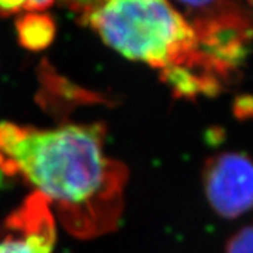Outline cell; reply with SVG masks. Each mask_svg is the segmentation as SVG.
I'll return each mask as SVG.
<instances>
[{
	"mask_svg": "<svg viewBox=\"0 0 253 253\" xmlns=\"http://www.w3.org/2000/svg\"><path fill=\"white\" fill-rule=\"evenodd\" d=\"M252 228L245 226L226 245L225 253H252Z\"/></svg>",
	"mask_w": 253,
	"mask_h": 253,
	"instance_id": "8",
	"label": "cell"
},
{
	"mask_svg": "<svg viewBox=\"0 0 253 253\" xmlns=\"http://www.w3.org/2000/svg\"><path fill=\"white\" fill-rule=\"evenodd\" d=\"M174 3L196 33L201 51L229 81L248 54L252 36L249 13L236 0H174Z\"/></svg>",
	"mask_w": 253,
	"mask_h": 253,
	"instance_id": "3",
	"label": "cell"
},
{
	"mask_svg": "<svg viewBox=\"0 0 253 253\" xmlns=\"http://www.w3.org/2000/svg\"><path fill=\"white\" fill-rule=\"evenodd\" d=\"M59 1L63 3V6H66L68 9L75 11L79 17H82L93 9H96L103 0H59Z\"/></svg>",
	"mask_w": 253,
	"mask_h": 253,
	"instance_id": "9",
	"label": "cell"
},
{
	"mask_svg": "<svg viewBox=\"0 0 253 253\" xmlns=\"http://www.w3.org/2000/svg\"><path fill=\"white\" fill-rule=\"evenodd\" d=\"M203 183L210 206L221 217L234 219L252 207V163L245 154L225 152L211 158Z\"/></svg>",
	"mask_w": 253,
	"mask_h": 253,
	"instance_id": "4",
	"label": "cell"
},
{
	"mask_svg": "<svg viewBox=\"0 0 253 253\" xmlns=\"http://www.w3.org/2000/svg\"><path fill=\"white\" fill-rule=\"evenodd\" d=\"M56 225L49 204L33 193L10 215L0 232V253H51Z\"/></svg>",
	"mask_w": 253,
	"mask_h": 253,
	"instance_id": "5",
	"label": "cell"
},
{
	"mask_svg": "<svg viewBox=\"0 0 253 253\" xmlns=\"http://www.w3.org/2000/svg\"><path fill=\"white\" fill-rule=\"evenodd\" d=\"M56 0H0V16L44 11Z\"/></svg>",
	"mask_w": 253,
	"mask_h": 253,
	"instance_id": "7",
	"label": "cell"
},
{
	"mask_svg": "<svg viewBox=\"0 0 253 253\" xmlns=\"http://www.w3.org/2000/svg\"><path fill=\"white\" fill-rule=\"evenodd\" d=\"M16 27L20 44L30 51L45 49L52 42L56 31L52 17L44 11L21 14Z\"/></svg>",
	"mask_w": 253,
	"mask_h": 253,
	"instance_id": "6",
	"label": "cell"
},
{
	"mask_svg": "<svg viewBox=\"0 0 253 253\" xmlns=\"http://www.w3.org/2000/svg\"><path fill=\"white\" fill-rule=\"evenodd\" d=\"M101 124L33 128L0 123V172L54 204L65 226L94 236L116 226L126 170L104 154Z\"/></svg>",
	"mask_w": 253,
	"mask_h": 253,
	"instance_id": "1",
	"label": "cell"
},
{
	"mask_svg": "<svg viewBox=\"0 0 253 253\" xmlns=\"http://www.w3.org/2000/svg\"><path fill=\"white\" fill-rule=\"evenodd\" d=\"M79 18L118 54L159 71L176 96H215L226 84L172 0H103Z\"/></svg>",
	"mask_w": 253,
	"mask_h": 253,
	"instance_id": "2",
	"label": "cell"
}]
</instances>
